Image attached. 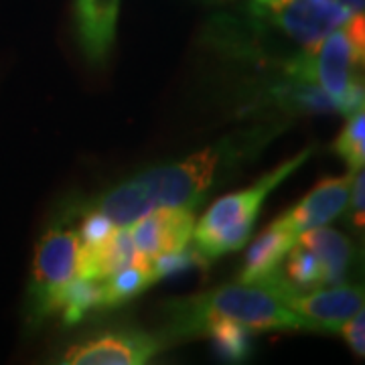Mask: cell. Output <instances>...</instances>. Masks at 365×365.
Wrapping results in <instances>:
<instances>
[{
    "label": "cell",
    "mask_w": 365,
    "mask_h": 365,
    "mask_svg": "<svg viewBox=\"0 0 365 365\" xmlns=\"http://www.w3.org/2000/svg\"><path fill=\"white\" fill-rule=\"evenodd\" d=\"M311 148L299 153L297 157L284 160L280 167H276L270 173H266L248 189L235 191L230 195L217 199L207 213L195 223L193 237L197 248L209 260L223 256L227 252L240 250L248 242L250 234L256 225L258 213L266 197L272 193L280 182L288 179L294 170L311 157Z\"/></svg>",
    "instance_id": "1"
},
{
    "label": "cell",
    "mask_w": 365,
    "mask_h": 365,
    "mask_svg": "<svg viewBox=\"0 0 365 365\" xmlns=\"http://www.w3.org/2000/svg\"><path fill=\"white\" fill-rule=\"evenodd\" d=\"M177 307H181V311L179 309L177 311L185 317V321H179L177 325L187 327L191 333H197L199 327L213 317L230 319L256 331L311 329V325L302 317L290 311L282 300L276 299L268 288H264L258 282L225 284L215 288L205 297L187 300Z\"/></svg>",
    "instance_id": "2"
},
{
    "label": "cell",
    "mask_w": 365,
    "mask_h": 365,
    "mask_svg": "<svg viewBox=\"0 0 365 365\" xmlns=\"http://www.w3.org/2000/svg\"><path fill=\"white\" fill-rule=\"evenodd\" d=\"M232 153L230 140L207 146L173 165L144 170L136 179L148 187L157 207H189L205 195Z\"/></svg>",
    "instance_id": "3"
},
{
    "label": "cell",
    "mask_w": 365,
    "mask_h": 365,
    "mask_svg": "<svg viewBox=\"0 0 365 365\" xmlns=\"http://www.w3.org/2000/svg\"><path fill=\"white\" fill-rule=\"evenodd\" d=\"M364 53H359L347 37L345 29L337 26L321 41L313 51H304L294 57L287 67L288 78L309 81L319 86L337 106L343 96L351 90L355 83L364 81Z\"/></svg>",
    "instance_id": "4"
},
{
    "label": "cell",
    "mask_w": 365,
    "mask_h": 365,
    "mask_svg": "<svg viewBox=\"0 0 365 365\" xmlns=\"http://www.w3.org/2000/svg\"><path fill=\"white\" fill-rule=\"evenodd\" d=\"M258 284L268 288L276 299H280L290 311L302 317L311 329L339 333L343 323H347L359 309H364V288L349 284H333L329 288L299 290L280 274V268L258 280Z\"/></svg>",
    "instance_id": "5"
},
{
    "label": "cell",
    "mask_w": 365,
    "mask_h": 365,
    "mask_svg": "<svg viewBox=\"0 0 365 365\" xmlns=\"http://www.w3.org/2000/svg\"><path fill=\"white\" fill-rule=\"evenodd\" d=\"M78 232L49 230L35 248L33 280H31V311L41 319L53 313V299L76 278L79 262Z\"/></svg>",
    "instance_id": "6"
},
{
    "label": "cell",
    "mask_w": 365,
    "mask_h": 365,
    "mask_svg": "<svg viewBox=\"0 0 365 365\" xmlns=\"http://www.w3.org/2000/svg\"><path fill=\"white\" fill-rule=\"evenodd\" d=\"M287 35L313 51L331 31L345 25L351 11L339 0H274L264 11Z\"/></svg>",
    "instance_id": "7"
},
{
    "label": "cell",
    "mask_w": 365,
    "mask_h": 365,
    "mask_svg": "<svg viewBox=\"0 0 365 365\" xmlns=\"http://www.w3.org/2000/svg\"><path fill=\"white\" fill-rule=\"evenodd\" d=\"M128 230L136 256L153 262L165 252L189 246L195 230V215L189 207H155Z\"/></svg>",
    "instance_id": "8"
},
{
    "label": "cell",
    "mask_w": 365,
    "mask_h": 365,
    "mask_svg": "<svg viewBox=\"0 0 365 365\" xmlns=\"http://www.w3.org/2000/svg\"><path fill=\"white\" fill-rule=\"evenodd\" d=\"M163 349V341L138 331L110 333L71 347L61 364L67 365H143Z\"/></svg>",
    "instance_id": "9"
},
{
    "label": "cell",
    "mask_w": 365,
    "mask_h": 365,
    "mask_svg": "<svg viewBox=\"0 0 365 365\" xmlns=\"http://www.w3.org/2000/svg\"><path fill=\"white\" fill-rule=\"evenodd\" d=\"M353 175L355 170H349V175H343V177L323 179L319 185H314L294 207L282 213L280 220L287 223L294 234H302L307 230L331 223L335 217H339L349 203Z\"/></svg>",
    "instance_id": "10"
},
{
    "label": "cell",
    "mask_w": 365,
    "mask_h": 365,
    "mask_svg": "<svg viewBox=\"0 0 365 365\" xmlns=\"http://www.w3.org/2000/svg\"><path fill=\"white\" fill-rule=\"evenodd\" d=\"M120 0H76L79 45L91 63L102 66L114 47Z\"/></svg>",
    "instance_id": "11"
},
{
    "label": "cell",
    "mask_w": 365,
    "mask_h": 365,
    "mask_svg": "<svg viewBox=\"0 0 365 365\" xmlns=\"http://www.w3.org/2000/svg\"><path fill=\"white\" fill-rule=\"evenodd\" d=\"M297 240H299V234H294L287 223L278 217L250 246L237 282L254 284L262 278H266L268 274H272L274 270H278L288 250L297 244Z\"/></svg>",
    "instance_id": "12"
},
{
    "label": "cell",
    "mask_w": 365,
    "mask_h": 365,
    "mask_svg": "<svg viewBox=\"0 0 365 365\" xmlns=\"http://www.w3.org/2000/svg\"><path fill=\"white\" fill-rule=\"evenodd\" d=\"M300 246L313 252L323 264L325 270V287L343 284L347 280V274L355 264V246L345 234H341L333 227H313L299 234Z\"/></svg>",
    "instance_id": "13"
},
{
    "label": "cell",
    "mask_w": 365,
    "mask_h": 365,
    "mask_svg": "<svg viewBox=\"0 0 365 365\" xmlns=\"http://www.w3.org/2000/svg\"><path fill=\"white\" fill-rule=\"evenodd\" d=\"M157 207L148 187L140 179L120 182L112 191L98 199L96 209L116 223V227H132Z\"/></svg>",
    "instance_id": "14"
},
{
    "label": "cell",
    "mask_w": 365,
    "mask_h": 365,
    "mask_svg": "<svg viewBox=\"0 0 365 365\" xmlns=\"http://www.w3.org/2000/svg\"><path fill=\"white\" fill-rule=\"evenodd\" d=\"M104 309V282L73 278L53 299V313L61 311L66 325H78L86 314Z\"/></svg>",
    "instance_id": "15"
},
{
    "label": "cell",
    "mask_w": 365,
    "mask_h": 365,
    "mask_svg": "<svg viewBox=\"0 0 365 365\" xmlns=\"http://www.w3.org/2000/svg\"><path fill=\"white\" fill-rule=\"evenodd\" d=\"M102 282H104V309L120 307L155 284L150 274V262L138 256L130 266L108 276Z\"/></svg>",
    "instance_id": "16"
},
{
    "label": "cell",
    "mask_w": 365,
    "mask_h": 365,
    "mask_svg": "<svg viewBox=\"0 0 365 365\" xmlns=\"http://www.w3.org/2000/svg\"><path fill=\"white\" fill-rule=\"evenodd\" d=\"M250 329L248 327L240 325L230 319H222V317H213L207 319L203 325L199 327L197 333H205L213 349L217 351L220 357L227 359V361H244L250 355Z\"/></svg>",
    "instance_id": "17"
},
{
    "label": "cell",
    "mask_w": 365,
    "mask_h": 365,
    "mask_svg": "<svg viewBox=\"0 0 365 365\" xmlns=\"http://www.w3.org/2000/svg\"><path fill=\"white\" fill-rule=\"evenodd\" d=\"M278 102L294 110V112H307V114H329L335 112V104L331 98L319 86L300 81V79H288L287 83L276 88Z\"/></svg>",
    "instance_id": "18"
},
{
    "label": "cell",
    "mask_w": 365,
    "mask_h": 365,
    "mask_svg": "<svg viewBox=\"0 0 365 365\" xmlns=\"http://www.w3.org/2000/svg\"><path fill=\"white\" fill-rule=\"evenodd\" d=\"M288 260L284 266V278L299 290H313L325 287V270L313 252L300 246L299 242L288 250Z\"/></svg>",
    "instance_id": "19"
},
{
    "label": "cell",
    "mask_w": 365,
    "mask_h": 365,
    "mask_svg": "<svg viewBox=\"0 0 365 365\" xmlns=\"http://www.w3.org/2000/svg\"><path fill=\"white\" fill-rule=\"evenodd\" d=\"M333 150L339 155L349 170H361L365 165V114L364 110L349 116V122L333 144Z\"/></svg>",
    "instance_id": "20"
},
{
    "label": "cell",
    "mask_w": 365,
    "mask_h": 365,
    "mask_svg": "<svg viewBox=\"0 0 365 365\" xmlns=\"http://www.w3.org/2000/svg\"><path fill=\"white\" fill-rule=\"evenodd\" d=\"M209 258L203 256L199 248H189L185 246L181 250H175V252H165L157 256L155 260L150 262V274H153V280L158 282L163 278H169V276H177V274H185L189 270H207Z\"/></svg>",
    "instance_id": "21"
},
{
    "label": "cell",
    "mask_w": 365,
    "mask_h": 365,
    "mask_svg": "<svg viewBox=\"0 0 365 365\" xmlns=\"http://www.w3.org/2000/svg\"><path fill=\"white\" fill-rule=\"evenodd\" d=\"M116 223L112 222L110 217H106L102 211H98V209L88 211L78 232L79 244H81V248L86 250L100 248L112 235L116 234Z\"/></svg>",
    "instance_id": "22"
},
{
    "label": "cell",
    "mask_w": 365,
    "mask_h": 365,
    "mask_svg": "<svg viewBox=\"0 0 365 365\" xmlns=\"http://www.w3.org/2000/svg\"><path fill=\"white\" fill-rule=\"evenodd\" d=\"M339 333L345 337V341L349 343V347L353 349L355 355L364 357L365 355V311L359 309L357 313L353 314L347 323H343L339 329Z\"/></svg>",
    "instance_id": "23"
},
{
    "label": "cell",
    "mask_w": 365,
    "mask_h": 365,
    "mask_svg": "<svg viewBox=\"0 0 365 365\" xmlns=\"http://www.w3.org/2000/svg\"><path fill=\"white\" fill-rule=\"evenodd\" d=\"M349 201H351V217L357 230H364L365 225V177L364 169L355 170L349 191Z\"/></svg>",
    "instance_id": "24"
},
{
    "label": "cell",
    "mask_w": 365,
    "mask_h": 365,
    "mask_svg": "<svg viewBox=\"0 0 365 365\" xmlns=\"http://www.w3.org/2000/svg\"><path fill=\"white\" fill-rule=\"evenodd\" d=\"M339 2H343L353 14L364 13V0H339Z\"/></svg>",
    "instance_id": "25"
}]
</instances>
